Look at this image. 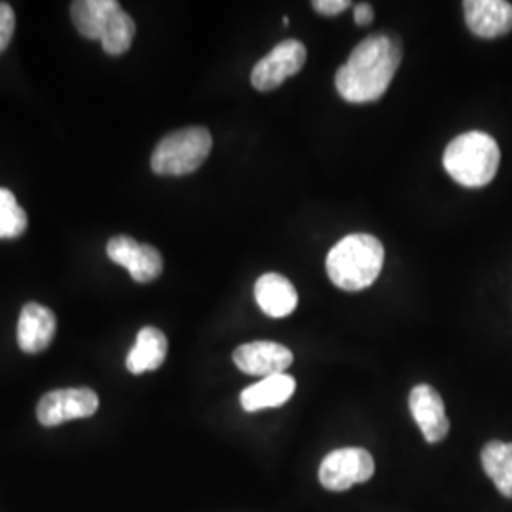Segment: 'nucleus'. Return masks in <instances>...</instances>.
Segmentation results:
<instances>
[{
  "label": "nucleus",
  "instance_id": "1a4fd4ad",
  "mask_svg": "<svg viewBox=\"0 0 512 512\" xmlns=\"http://www.w3.org/2000/svg\"><path fill=\"white\" fill-rule=\"evenodd\" d=\"M408 404L423 439L431 444H437L448 437L450 421L446 418L444 401L435 387L427 384L416 385L410 391Z\"/></svg>",
  "mask_w": 512,
  "mask_h": 512
},
{
  "label": "nucleus",
  "instance_id": "2eb2a0df",
  "mask_svg": "<svg viewBox=\"0 0 512 512\" xmlns=\"http://www.w3.org/2000/svg\"><path fill=\"white\" fill-rule=\"evenodd\" d=\"M167 357V338L164 332L156 327H145L139 330L135 346L131 348L126 359L131 374H143L150 370H158L164 365Z\"/></svg>",
  "mask_w": 512,
  "mask_h": 512
},
{
  "label": "nucleus",
  "instance_id": "412c9836",
  "mask_svg": "<svg viewBox=\"0 0 512 512\" xmlns=\"http://www.w3.org/2000/svg\"><path fill=\"white\" fill-rule=\"evenodd\" d=\"M313 8L317 14L336 16V14H342L348 10L349 2L348 0H315Z\"/></svg>",
  "mask_w": 512,
  "mask_h": 512
},
{
  "label": "nucleus",
  "instance_id": "dca6fc26",
  "mask_svg": "<svg viewBox=\"0 0 512 512\" xmlns=\"http://www.w3.org/2000/svg\"><path fill=\"white\" fill-rule=\"evenodd\" d=\"M120 10L116 0H76L71 4L74 27L82 37L101 40L109 19Z\"/></svg>",
  "mask_w": 512,
  "mask_h": 512
},
{
  "label": "nucleus",
  "instance_id": "4be33fe9",
  "mask_svg": "<svg viewBox=\"0 0 512 512\" xmlns=\"http://www.w3.org/2000/svg\"><path fill=\"white\" fill-rule=\"evenodd\" d=\"M353 18H355V23H357V25H368V23H372V19H374V10H372V6H370V4L361 2V4H357V6H355Z\"/></svg>",
  "mask_w": 512,
  "mask_h": 512
},
{
  "label": "nucleus",
  "instance_id": "6e6552de",
  "mask_svg": "<svg viewBox=\"0 0 512 512\" xmlns=\"http://www.w3.org/2000/svg\"><path fill=\"white\" fill-rule=\"evenodd\" d=\"M107 255L112 262L124 266L137 283H150L164 272V258L160 251L129 236H114L110 239Z\"/></svg>",
  "mask_w": 512,
  "mask_h": 512
},
{
  "label": "nucleus",
  "instance_id": "423d86ee",
  "mask_svg": "<svg viewBox=\"0 0 512 512\" xmlns=\"http://www.w3.org/2000/svg\"><path fill=\"white\" fill-rule=\"evenodd\" d=\"M306 59H308V52L300 40L296 38L283 40L270 54L256 63L251 73V82L255 90L272 92L275 88H279L287 78L300 73Z\"/></svg>",
  "mask_w": 512,
  "mask_h": 512
},
{
  "label": "nucleus",
  "instance_id": "f03ea898",
  "mask_svg": "<svg viewBox=\"0 0 512 512\" xmlns=\"http://www.w3.org/2000/svg\"><path fill=\"white\" fill-rule=\"evenodd\" d=\"M384 260V245L380 239L370 234H351L330 249L327 274L336 287L357 293L378 279Z\"/></svg>",
  "mask_w": 512,
  "mask_h": 512
},
{
  "label": "nucleus",
  "instance_id": "6ab92c4d",
  "mask_svg": "<svg viewBox=\"0 0 512 512\" xmlns=\"http://www.w3.org/2000/svg\"><path fill=\"white\" fill-rule=\"evenodd\" d=\"M27 215L8 188H0V239H16L27 230Z\"/></svg>",
  "mask_w": 512,
  "mask_h": 512
},
{
  "label": "nucleus",
  "instance_id": "f3484780",
  "mask_svg": "<svg viewBox=\"0 0 512 512\" xmlns=\"http://www.w3.org/2000/svg\"><path fill=\"white\" fill-rule=\"evenodd\" d=\"M484 473L494 480L499 494L512 499V442L492 440L482 448Z\"/></svg>",
  "mask_w": 512,
  "mask_h": 512
},
{
  "label": "nucleus",
  "instance_id": "0eeeda50",
  "mask_svg": "<svg viewBox=\"0 0 512 512\" xmlns=\"http://www.w3.org/2000/svg\"><path fill=\"white\" fill-rule=\"evenodd\" d=\"M99 408L97 393L88 387L57 389L46 393L38 403V421L44 427H55L65 421L90 418Z\"/></svg>",
  "mask_w": 512,
  "mask_h": 512
},
{
  "label": "nucleus",
  "instance_id": "a211bd4d",
  "mask_svg": "<svg viewBox=\"0 0 512 512\" xmlns=\"http://www.w3.org/2000/svg\"><path fill=\"white\" fill-rule=\"evenodd\" d=\"M137 33L135 21L126 14L122 8L109 19L103 35H101V44L103 50L109 55H122L128 52L133 44V38Z\"/></svg>",
  "mask_w": 512,
  "mask_h": 512
},
{
  "label": "nucleus",
  "instance_id": "7ed1b4c3",
  "mask_svg": "<svg viewBox=\"0 0 512 512\" xmlns=\"http://www.w3.org/2000/svg\"><path fill=\"white\" fill-rule=\"evenodd\" d=\"M501 152L494 137L484 131H467L458 135L444 152L448 175L467 188H482L494 181Z\"/></svg>",
  "mask_w": 512,
  "mask_h": 512
},
{
  "label": "nucleus",
  "instance_id": "f8f14e48",
  "mask_svg": "<svg viewBox=\"0 0 512 512\" xmlns=\"http://www.w3.org/2000/svg\"><path fill=\"white\" fill-rule=\"evenodd\" d=\"M57 321L54 311L37 302L23 306L18 321V346L25 353H40L52 344Z\"/></svg>",
  "mask_w": 512,
  "mask_h": 512
},
{
  "label": "nucleus",
  "instance_id": "9d476101",
  "mask_svg": "<svg viewBox=\"0 0 512 512\" xmlns=\"http://www.w3.org/2000/svg\"><path fill=\"white\" fill-rule=\"evenodd\" d=\"M293 361V351L277 342H249L234 351V363L249 376L285 374Z\"/></svg>",
  "mask_w": 512,
  "mask_h": 512
},
{
  "label": "nucleus",
  "instance_id": "ddd939ff",
  "mask_svg": "<svg viewBox=\"0 0 512 512\" xmlns=\"http://www.w3.org/2000/svg\"><path fill=\"white\" fill-rule=\"evenodd\" d=\"M256 304L266 315L281 319L298 306V293L293 283L281 274H264L255 285Z\"/></svg>",
  "mask_w": 512,
  "mask_h": 512
},
{
  "label": "nucleus",
  "instance_id": "4468645a",
  "mask_svg": "<svg viewBox=\"0 0 512 512\" xmlns=\"http://www.w3.org/2000/svg\"><path fill=\"white\" fill-rule=\"evenodd\" d=\"M296 382L289 374H274L262 378L258 384L247 387L239 401L245 412H258L264 408H279L294 395Z\"/></svg>",
  "mask_w": 512,
  "mask_h": 512
},
{
  "label": "nucleus",
  "instance_id": "39448f33",
  "mask_svg": "<svg viewBox=\"0 0 512 512\" xmlns=\"http://www.w3.org/2000/svg\"><path fill=\"white\" fill-rule=\"evenodd\" d=\"M374 475V458L363 448H342L321 461L319 480L329 492H346Z\"/></svg>",
  "mask_w": 512,
  "mask_h": 512
},
{
  "label": "nucleus",
  "instance_id": "aec40b11",
  "mask_svg": "<svg viewBox=\"0 0 512 512\" xmlns=\"http://www.w3.org/2000/svg\"><path fill=\"white\" fill-rule=\"evenodd\" d=\"M16 31V14L8 2H0V54L8 48Z\"/></svg>",
  "mask_w": 512,
  "mask_h": 512
},
{
  "label": "nucleus",
  "instance_id": "20e7f679",
  "mask_svg": "<svg viewBox=\"0 0 512 512\" xmlns=\"http://www.w3.org/2000/svg\"><path fill=\"white\" fill-rule=\"evenodd\" d=\"M213 148L209 129L202 126L179 129L164 137L152 152L150 165L156 175L183 177L202 167Z\"/></svg>",
  "mask_w": 512,
  "mask_h": 512
},
{
  "label": "nucleus",
  "instance_id": "9b49d317",
  "mask_svg": "<svg viewBox=\"0 0 512 512\" xmlns=\"http://www.w3.org/2000/svg\"><path fill=\"white\" fill-rule=\"evenodd\" d=\"M465 21L471 33L480 38H497L512 31V4L505 0L463 2Z\"/></svg>",
  "mask_w": 512,
  "mask_h": 512
},
{
  "label": "nucleus",
  "instance_id": "f257e3e1",
  "mask_svg": "<svg viewBox=\"0 0 512 512\" xmlns=\"http://www.w3.org/2000/svg\"><path fill=\"white\" fill-rule=\"evenodd\" d=\"M403 59L401 40L391 35L366 37L336 73V90L348 103L378 101Z\"/></svg>",
  "mask_w": 512,
  "mask_h": 512
}]
</instances>
